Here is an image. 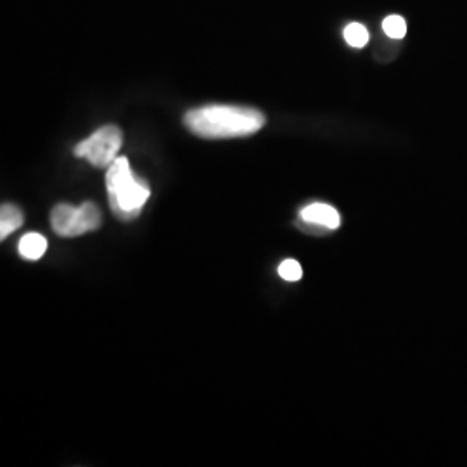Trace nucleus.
Masks as SVG:
<instances>
[{
  "instance_id": "1",
  "label": "nucleus",
  "mask_w": 467,
  "mask_h": 467,
  "mask_svg": "<svg viewBox=\"0 0 467 467\" xmlns=\"http://www.w3.org/2000/svg\"><path fill=\"white\" fill-rule=\"evenodd\" d=\"M184 123L197 138H247L262 130L265 125V114L246 106L210 104L189 111L184 116Z\"/></svg>"
},
{
  "instance_id": "2",
  "label": "nucleus",
  "mask_w": 467,
  "mask_h": 467,
  "mask_svg": "<svg viewBox=\"0 0 467 467\" xmlns=\"http://www.w3.org/2000/svg\"><path fill=\"white\" fill-rule=\"evenodd\" d=\"M106 188L110 196V206L120 221L138 219L149 201L151 189L146 180L138 179L132 171L127 158H116L106 173Z\"/></svg>"
},
{
  "instance_id": "3",
  "label": "nucleus",
  "mask_w": 467,
  "mask_h": 467,
  "mask_svg": "<svg viewBox=\"0 0 467 467\" xmlns=\"http://www.w3.org/2000/svg\"><path fill=\"white\" fill-rule=\"evenodd\" d=\"M101 210L94 203L71 206L66 203L57 204L51 213V223L55 234L61 238H77L101 227Z\"/></svg>"
},
{
  "instance_id": "4",
  "label": "nucleus",
  "mask_w": 467,
  "mask_h": 467,
  "mask_svg": "<svg viewBox=\"0 0 467 467\" xmlns=\"http://www.w3.org/2000/svg\"><path fill=\"white\" fill-rule=\"evenodd\" d=\"M123 144V134L118 127L106 125L75 147V156L87 160L97 168H108L118 158Z\"/></svg>"
},
{
  "instance_id": "5",
  "label": "nucleus",
  "mask_w": 467,
  "mask_h": 467,
  "mask_svg": "<svg viewBox=\"0 0 467 467\" xmlns=\"http://www.w3.org/2000/svg\"><path fill=\"white\" fill-rule=\"evenodd\" d=\"M300 219L310 223H315L319 227H324L328 230H336L341 225V215L339 212L326 204V203H312L308 206H304L300 212Z\"/></svg>"
},
{
  "instance_id": "6",
  "label": "nucleus",
  "mask_w": 467,
  "mask_h": 467,
  "mask_svg": "<svg viewBox=\"0 0 467 467\" xmlns=\"http://www.w3.org/2000/svg\"><path fill=\"white\" fill-rule=\"evenodd\" d=\"M23 212L18 206L4 203L0 208V239H5L14 230H18L23 225Z\"/></svg>"
},
{
  "instance_id": "7",
  "label": "nucleus",
  "mask_w": 467,
  "mask_h": 467,
  "mask_svg": "<svg viewBox=\"0 0 467 467\" xmlns=\"http://www.w3.org/2000/svg\"><path fill=\"white\" fill-rule=\"evenodd\" d=\"M20 254L27 260H38L44 256V253L47 251V239L40 234H35V232H29L27 236L21 238L20 245Z\"/></svg>"
},
{
  "instance_id": "8",
  "label": "nucleus",
  "mask_w": 467,
  "mask_h": 467,
  "mask_svg": "<svg viewBox=\"0 0 467 467\" xmlns=\"http://www.w3.org/2000/svg\"><path fill=\"white\" fill-rule=\"evenodd\" d=\"M369 31L367 28L360 23H352L348 27L345 28V40L352 46V47H357V49H362L369 44Z\"/></svg>"
},
{
  "instance_id": "9",
  "label": "nucleus",
  "mask_w": 467,
  "mask_h": 467,
  "mask_svg": "<svg viewBox=\"0 0 467 467\" xmlns=\"http://www.w3.org/2000/svg\"><path fill=\"white\" fill-rule=\"evenodd\" d=\"M383 29H385V33L389 38L400 40L407 33V23H405V20L402 16L393 14V16H388L385 21H383Z\"/></svg>"
},
{
  "instance_id": "10",
  "label": "nucleus",
  "mask_w": 467,
  "mask_h": 467,
  "mask_svg": "<svg viewBox=\"0 0 467 467\" xmlns=\"http://www.w3.org/2000/svg\"><path fill=\"white\" fill-rule=\"evenodd\" d=\"M279 275L288 282H296L303 277L302 265L296 260H284L279 265Z\"/></svg>"
}]
</instances>
